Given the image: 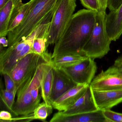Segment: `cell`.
Here are the masks:
<instances>
[{
    "mask_svg": "<svg viewBox=\"0 0 122 122\" xmlns=\"http://www.w3.org/2000/svg\"><path fill=\"white\" fill-rule=\"evenodd\" d=\"M5 80V89L10 91H14L18 89L15 82L8 73H4L3 75Z\"/></svg>",
    "mask_w": 122,
    "mask_h": 122,
    "instance_id": "obj_25",
    "label": "cell"
},
{
    "mask_svg": "<svg viewBox=\"0 0 122 122\" xmlns=\"http://www.w3.org/2000/svg\"><path fill=\"white\" fill-rule=\"evenodd\" d=\"M98 1L100 6L99 12H106L108 0H98Z\"/></svg>",
    "mask_w": 122,
    "mask_h": 122,
    "instance_id": "obj_28",
    "label": "cell"
},
{
    "mask_svg": "<svg viewBox=\"0 0 122 122\" xmlns=\"http://www.w3.org/2000/svg\"><path fill=\"white\" fill-rule=\"evenodd\" d=\"M0 48L8 47L9 41L8 39L5 37V36L0 37Z\"/></svg>",
    "mask_w": 122,
    "mask_h": 122,
    "instance_id": "obj_30",
    "label": "cell"
},
{
    "mask_svg": "<svg viewBox=\"0 0 122 122\" xmlns=\"http://www.w3.org/2000/svg\"><path fill=\"white\" fill-rule=\"evenodd\" d=\"M122 3V0H108L107 8L110 11H115Z\"/></svg>",
    "mask_w": 122,
    "mask_h": 122,
    "instance_id": "obj_26",
    "label": "cell"
},
{
    "mask_svg": "<svg viewBox=\"0 0 122 122\" xmlns=\"http://www.w3.org/2000/svg\"><path fill=\"white\" fill-rule=\"evenodd\" d=\"M60 0H33L20 24L7 35L8 47L28 37L56 7Z\"/></svg>",
    "mask_w": 122,
    "mask_h": 122,
    "instance_id": "obj_2",
    "label": "cell"
},
{
    "mask_svg": "<svg viewBox=\"0 0 122 122\" xmlns=\"http://www.w3.org/2000/svg\"><path fill=\"white\" fill-rule=\"evenodd\" d=\"M19 0H10L0 9V37L8 34V29L12 13L16 3Z\"/></svg>",
    "mask_w": 122,
    "mask_h": 122,
    "instance_id": "obj_19",
    "label": "cell"
},
{
    "mask_svg": "<svg viewBox=\"0 0 122 122\" xmlns=\"http://www.w3.org/2000/svg\"><path fill=\"white\" fill-rule=\"evenodd\" d=\"M10 0H0V9H2Z\"/></svg>",
    "mask_w": 122,
    "mask_h": 122,
    "instance_id": "obj_31",
    "label": "cell"
},
{
    "mask_svg": "<svg viewBox=\"0 0 122 122\" xmlns=\"http://www.w3.org/2000/svg\"><path fill=\"white\" fill-rule=\"evenodd\" d=\"M52 55L40 56L30 53L20 59L8 73L18 88L25 81L33 76L38 67L45 62H51Z\"/></svg>",
    "mask_w": 122,
    "mask_h": 122,
    "instance_id": "obj_5",
    "label": "cell"
},
{
    "mask_svg": "<svg viewBox=\"0 0 122 122\" xmlns=\"http://www.w3.org/2000/svg\"><path fill=\"white\" fill-rule=\"evenodd\" d=\"M113 65L122 72V56L118 57L116 59Z\"/></svg>",
    "mask_w": 122,
    "mask_h": 122,
    "instance_id": "obj_29",
    "label": "cell"
},
{
    "mask_svg": "<svg viewBox=\"0 0 122 122\" xmlns=\"http://www.w3.org/2000/svg\"><path fill=\"white\" fill-rule=\"evenodd\" d=\"M76 0H60L53 15L47 37V47L55 44L62 35L74 15Z\"/></svg>",
    "mask_w": 122,
    "mask_h": 122,
    "instance_id": "obj_4",
    "label": "cell"
},
{
    "mask_svg": "<svg viewBox=\"0 0 122 122\" xmlns=\"http://www.w3.org/2000/svg\"><path fill=\"white\" fill-rule=\"evenodd\" d=\"M17 90L14 91H10L1 88L0 97L5 105L8 110L11 112L15 103V98Z\"/></svg>",
    "mask_w": 122,
    "mask_h": 122,
    "instance_id": "obj_21",
    "label": "cell"
},
{
    "mask_svg": "<svg viewBox=\"0 0 122 122\" xmlns=\"http://www.w3.org/2000/svg\"><path fill=\"white\" fill-rule=\"evenodd\" d=\"M96 12L83 9L73 15L62 35L55 44L52 59L66 53L82 52L94 28Z\"/></svg>",
    "mask_w": 122,
    "mask_h": 122,
    "instance_id": "obj_1",
    "label": "cell"
},
{
    "mask_svg": "<svg viewBox=\"0 0 122 122\" xmlns=\"http://www.w3.org/2000/svg\"><path fill=\"white\" fill-rule=\"evenodd\" d=\"M53 81L51 97L52 103L76 84L61 68L53 67Z\"/></svg>",
    "mask_w": 122,
    "mask_h": 122,
    "instance_id": "obj_14",
    "label": "cell"
},
{
    "mask_svg": "<svg viewBox=\"0 0 122 122\" xmlns=\"http://www.w3.org/2000/svg\"><path fill=\"white\" fill-rule=\"evenodd\" d=\"M106 12H96L92 34L83 49L86 56L93 59L101 58L110 51L111 41L106 27Z\"/></svg>",
    "mask_w": 122,
    "mask_h": 122,
    "instance_id": "obj_3",
    "label": "cell"
},
{
    "mask_svg": "<svg viewBox=\"0 0 122 122\" xmlns=\"http://www.w3.org/2000/svg\"><path fill=\"white\" fill-rule=\"evenodd\" d=\"M83 7L88 10L95 12L100 11V6L98 0H80Z\"/></svg>",
    "mask_w": 122,
    "mask_h": 122,
    "instance_id": "obj_24",
    "label": "cell"
},
{
    "mask_svg": "<svg viewBox=\"0 0 122 122\" xmlns=\"http://www.w3.org/2000/svg\"><path fill=\"white\" fill-rule=\"evenodd\" d=\"M12 119L11 113L8 111H2L0 113V120L1 122H12Z\"/></svg>",
    "mask_w": 122,
    "mask_h": 122,
    "instance_id": "obj_27",
    "label": "cell"
},
{
    "mask_svg": "<svg viewBox=\"0 0 122 122\" xmlns=\"http://www.w3.org/2000/svg\"><path fill=\"white\" fill-rule=\"evenodd\" d=\"M103 114L107 122H122V113L112 111L110 109L104 110Z\"/></svg>",
    "mask_w": 122,
    "mask_h": 122,
    "instance_id": "obj_23",
    "label": "cell"
},
{
    "mask_svg": "<svg viewBox=\"0 0 122 122\" xmlns=\"http://www.w3.org/2000/svg\"><path fill=\"white\" fill-rule=\"evenodd\" d=\"M22 1L19 0L13 9L8 25V33L20 25L27 15L33 0H30L25 4L23 3Z\"/></svg>",
    "mask_w": 122,
    "mask_h": 122,
    "instance_id": "obj_17",
    "label": "cell"
},
{
    "mask_svg": "<svg viewBox=\"0 0 122 122\" xmlns=\"http://www.w3.org/2000/svg\"><path fill=\"white\" fill-rule=\"evenodd\" d=\"M90 85L77 84L64 93L52 103L53 108L64 111L72 106L83 95Z\"/></svg>",
    "mask_w": 122,
    "mask_h": 122,
    "instance_id": "obj_11",
    "label": "cell"
},
{
    "mask_svg": "<svg viewBox=\"0 0 122 122\" xmlns=\"http://www.w3.org/2000/svg\"><path fill=\"white\" fill-rule=\"evenodd\" d=\"M47 41L45 38H36L33 41L30 53L42 56L48 55L46 51Z\"/></svg>",
    "mask_w": 122,
    "mask_h": 122,
    "instance_id": "obj_22",
    "label": "cell"
},
{
    "mask_svg": "<svg viewBox=\"0 0 122 122\" xmlns=\"http://www.w3.org/2000/svg\"><path fill=\"white\" fill-rule=\"evenodd\" d=\"M35 36L30 35L15 45L5 50L0 49V72L1 75L9 73L14 66L31 52Z\"/></svg>",
    "mask_w": 122,
    "mask_h": 122,
    "instance_id": "obj_6",
    "label": "cell"
},
{
    "mask_svg": "<svg viewBox=\"0 0 122 122\" xmlns=\"http://www.w3.org/2000/svg\"><path fill=\"white\" fill-rule=\"evenodd\" d=\"M107 33L111 41L118 40L122 34V3L117 10L106 15Z\"/></svg>",
    "mask_w": 122,
    "mask_h": 122,
    "instance_id": "obj_16",
    "label": "cell"
},
{
    "mask_svg": "<svg viewBox=\"0 0 122 122\" xmlns=\"http://www.w3.org/2000/svg\"><path fill=\"white\" fill-rule=\"evenodd\" d=\"M60 68L76 84L90 85L95 77L97 66L94 59L88 57L74 65Z\"/></svg>",
    "mask_w": 122,
    "mask_h": 122,
    "instance_id": "obj_7",
    "label": "cell"
},
{
    "mask_svg": "<svg viewBox=\"0 0 122 122\" xmlns=\"http://www.w3.org/2000/svg\"><path fill=\"white\" fill-rule=\"evenodd\" d=\"M51 122H107L103 111L98 110L93 112L80 114L68 115L61 111L55 113L51 118Z\"/></svg>",
    "mask_w": 122,
    "mask_h": 122,
    "instance_id": "obj_10",
    "label": "cell"
},
{
    "mask_svg": "<svg viewBox=\"0 0 122 122\" xmlns=\"http://www.w3.org/2000/svg\"><path fill=\"white\" fill-rule=\"evenodd\" d=\"M33 77L24 82L18 89L17 100L12 111L15 115H26L32 113L38 106L33 101L30 92Z\"/></svg>",
    "mask_w": 122,
    "mask_h": 122,
    "instance_id": "obj_9",
    "label": "cell"
},
{
    "mask_svg": "<svg viewBox=\"0 0 122 122\" xmlns=\"http://www.w3.org/2000/svg\"><path fill=\"white\" fill-rule=\"evenodd\" d=\"M53 81V68L51 62L42 63L41 75V95L48 106H52L51 101Z\"/></svg>",
    "mask_w": 122,
    "mask_h": 122,
    "instance_id": "obj_15",
    "label": "cell"
},
{
    "mask_svg": "<svg viewBox=\"0 0 122 122\" xmlns=\"http://www.w3.org/2000/svg\"><path fill=\"white\" fill-rule=\"evenodd\" d=\"M88 57L83 52L69 53L56 56L52 58L53 67L61 68L72 65L82 61Z\"/></svg>",
    "mask_w": 122,
    "mask_h": 122,
    "instance_id": "obj_18",
    "label": "cell"
},
{
    "mask_svg": "<svg viewBox=\"0 0 122 122\" xmlns=\"http://www.w3.org/2000/svg\"><path fill=\"white\" fill-rule=\"evenodd\" d=\"M94 100L98 110L110 109L122 102V90L94 91L92 90Z\"/></svg>",
    "mask_w": 122,
    "mask_h": 122,
    "instance_id": "obj_12",
    "label": "cell"
},
{
    "mask_svg": "<svg viewBox=\"0 0 122 122\" xmlns=\"http://www.w3.org/2000/svg\"><path fill=\"white\" fill-rule=\"evenodd\" d=\"M90 86L94 91L122 90V72L113 65L95 77Z\"/></svg>",
    "mask_w": 122,
    "mask_h": 122,
    "instance_id": "obj_8",
    "label": "cell"
},
{
    "mask_svg": "<svg viewBox=\"0 0 122 122\" xmlns=\"http://www.w3.org/2000/svg\"><path fill=\"white\" fill-rule=\"evenodd\" d=\"M52 106H48L45 102L40 103L33 112L35 120H39L44 121L52 112Z\"/></svg>",
    "mask_w": 122,
    "mask_h": 122,
    "instance_id": "obj_20",
    "label": "cell"
},
{
    "mask_svg": "<svg viewBox=\"0 0 122 122\" xmlns=\"http://www.w3.org/2000/svg\"><path fill=\"white\" fill-rule=\"evenodd\" d=\"M98 110L90 85L83 95L74 104L66 110L61 111L64 114L71 115L93 112Z\"/></svg>",
    "mask_w": 122,
    "mask_h": 122,
    "instance_id": "obj_13",
    "label": "cell"
}]
</instances>
